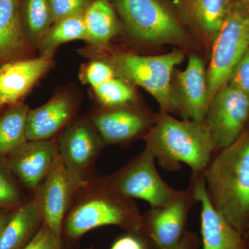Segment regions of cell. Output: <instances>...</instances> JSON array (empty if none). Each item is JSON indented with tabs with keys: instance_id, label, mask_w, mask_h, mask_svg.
Masks as SVG:
<instances>
[{
	"instance_id": "obj_26",
	"label": "cell",
	"mask_w": 249,
	"mask_h": 249,
	"mask_svg": "<svg viewBox=\"0 0 249 249\" xmlns=\"http://www.w3.org/2000/svg\"><path fill=\"white\" fill-rule=\"evenodd\" d=\"M16 177L0 156V209L15 210L25 203Z\"/></svg>"
},
{
	"instance_id": "obj_8",
	"label": "cell",
	"mask_w": 249,
	"mask_h": 249,
	"mask_svg": "<svg viewBox=\"0 0 249 249\" xmlns=\"http://www.w3.org/2000/svg\"><path fill=\"white\" fill-rule=\"evenodd\" d=\"M56 140L59 155L69 173L81 183L92 178L95 163L106 144L91 120L71 121Z\"/></svg>"
},
{
	"instance_id": "obj_29",
	"label": "cell",
	"mask_w": 249,
	"mask_h": 249,
	"mask_svg": "<svg viewBox=\"0 0 249 249\" xmlns=\"http://www.w3.org/2000/svg\"><path fill=\"white\" fill-rule=\"evenodd\" d=\"M109 249H159L147 234L126 232L119 236Z\"/></svg>"
},
{
	"instance_id": "obj_20",
	"label": "cell",
	"mask_w": 249,
	"mask_h": 249,
	"mask_svg": "<svg viewBox=\"0 0 249 249\" xmlns=\"http://www.w3.org/2000/svg\"><path fill=\"white\" fill-rule=\"evenodd\" d=\"M87 41L95 47H104L120 32L114 8L108 0H93L84 15Z\"/></svg>"
},
{
	"instance_id": "obj_13",
	"label": "cell",
	"mask_w": 249,
	"mask_h": 249,
	"mask_svg": "<svg viewBox=\"0 0 249 249\" xmlns=\"http://www.w3.org/2000/svg\"><path fill=\"white\" fill-rule=\"evenodd\" d=\"M58 157L57 140L52 139L27 141L5 160L15 177L34 195Z\"/></svg>"
},
{
	"instance_id": "obj_11",
	"label": "cell",
	"mask_w": 249,
	"mask_h": 249,
	"mask_svg": "<svg viewBox=\"0 0 249 249\" xmlns=\"http://www.w3.org/2000/svg\"><path fill=\"white\" fill-rule=\"evenodd\" d=\"M196 201L191 186L178 191L169 202L150 208L142 214L144 231L159 249H176L187 231L186 223L192 206Z\"/></svg>"
},
{
	"instance_id": "obj_36",
	"label": "cell",
	"mask_w": 249,
	"mask_h": 249,
	"mask_svg": "<svg viewBox=\"0 0 249 249\" xmlns=\"http://www.w3.org/2000/svg\"><path fill=\"white\" fill-rule=\"evenodd\" d=\"M84 249H94V247H93V246H90V247H86V248Z\"/></svg>"
},
{
	"instance_id": "obj_4",
	"label": "cell",
	"mask_w": 249,
	"mask_h": 249,
	"mask_svg": "<svg viewBox=\"0 0 249 249\" xmlns=\"http://www.w3.org/2000/svg\"><path fill=\"white\" fill-rule=\"evenodd\" d=\"M183 58L178 51L155 56L121 53L111 59V65L124 80L148 91L160 104V110L175 112L172 73Z\"/></svg>"
},
{
	"instance_id": "obj_14",
	"label": "cell",
	"mask_w": 249,
	"mask_h": 249,
	"mask_svg": "<svg viewBox=\"0 0 249 249\" xmlns=\"http://www.w3.org/2000/svg\"><path fill=\"white\" fill-rule=\"evenodd\" d=\"M173 98L175 112L183 119L204 123L211 100L204 62L196 55H192L186 69L178 73Z\"/></svg>"
},
{
	"instance_id": "obj_1",
	"label": "cell",
	"mask_w": 249,
	"mask_h": 249,
	"mask_svg": "<svg viewBox=\"0 0 249 249\" xmlns=\"http://www.w3.org/2000/svg\"><path fill=\"white\" fill-rule=\"evenodd\" d=\"M109 225L127 232L145 233L142 214L134 199L118 191L106 176L93 177L80 187L64 221L62 249H78L87 232Z\"/></svg>"
},
{
	"instance_id": "obj_10",
	"label": "cell",
	"mask_w": 249,
	"mask_h": 249,
	"mask_svg": "<svg viewBox=\"0 0 249 249\" xmlns=\"http://www.w3.org/2000/svg\"><path fill=\"white\" fill-rule=\"evenodd\" d=\"M83 184L69 173L59 155L34 193L44 222L59 240L61 241L64 221Z\"/></svg>"
},
{
	"instance_id": "obj_16",
	"label": "cell",
	"mask_w": 249,
	"mask_h": 249,
	"mask_svg": "<svg viewBox=\"0 0 249 249\" xmlns=\"http://www.w3.org/2000/svg\"><path fill=\"white\" fill-rule=\"evenodd\" d=\"M52 65V57L18 59L0 65V109L20 102Z\"/></svg>"
},
{
	"instance_id": "obj_22",
	"label": "cell",
	"mask_w": 249,
	"mask_h": 249,
	"mask_svg": "<svg viewBox=\"0 0 249 249\" xmlns=\"http://www.w3.org/2000/svg\"><path fill=\"white\" fill-rule=\"evenodd\" d=\"M29 106L22 102L11 106L0 117V156L6 157L27 142L26 126Z\"/></svg>"
},
{
	"instance_id": "obj_6",
	"label": "cell",
	"mask_w": 249,
	"mask_h": 249,
	"mask_svg": "<svg viewBox=\"0 0 249 249\" xmlns=\"http://www.w3.org/2000/svg\"><path fill=\"white\" fill-rule=\"evenodd\" d=\"M129 34L138 40L178 44L186 33L172 10L160 0H113Z\"/></svg>"
},
{
	"instance_id": "obj_27",
	"label": "cell",
	"mask_w": 249,
	"mask_h": 249,
	"mask_svg": "<svg viewBox=\"0 0 249 249\" xmlns=\"http://www.w3.org/2000/svg\"><path fill=\"white\" fill-rule=\"evenodd\" d=\"M53 22H58L65 18L85 14L90 0H49Z\"/></svg>"
},
{
	"instance_id": "obj_17",
	"label": "cell",
	"mask_w": 249,
	"mask_h": 249,
	"mask_svg": "<svg viewBox=\"0 0 249 249\" xmlns=\"http://www.w3.org/2000/svg\"><path fill=\"white\" fill-rule=\"evenodd\" d=\"M76 110L74 101L65 94L55 95L41 107L30 109L26 126L27 141L54 139L71 122Z\"/></svg>"
},
{
	"instance_id": "obj_3",
	"label": "cell",
	"mask_w": 249,
	"mask_h": 249,
	"mask_svg": "<svg viewBox=\"0 0 249 249\" xmlns=\"http://www.w3.org/2000/svg\"><path fill=\"white\" fill-rule=\"evenodd\" d=\"M143 139L160 166L170 172L183 163L193 173H202L217 150L205 123L178 120L162 110Z\"/></svg>"
},
{
	"instance_id": "obj_33",
	"label": "cell",
	"mask_w": 249,
	"mask_h": 249,
	"mask_svg": "<svg viewBox=\"0 0 249 249\" xmlns=\"http://www.w3.org/2000/svg\"><path fill=\"white\" fill-rule=\"evenodd\" d=\"M13 211L12 210L0 209V237H1V233L11 217Z\"/></svg>"
},
{
	"instance_id": "obj_18",
	"label": "cell",
	"mask_w": 249,
	"mask_h": 249,
	"mask_svg": "<svg viewBox=\"0 0 249 249\" xmlns=\"http://www.w3.org/2000/svg\"><path fill=\"white\" fill-rule=\"evenodd\" d=\"M40 208L33 196L13 211L1 237L0 249H24L44 224Z\"/></svg>"
},
{
	"instance_id": "obj_32",
	"label": "cell",
	"mask_w": 249,
	"mask_h": 249,
	"mask_svg": "<svg viewBox=\"0 0 249 249\" xmlns=\"http://www.w3.org/2000/svg\"><path fill=\"white\" fill-rule=\"evenodd\" d=\"M199 244H200V241L196 232L186 231L181 243L176 249H198Z\"/></svg>"
},
{
	"instance_id": "obj_25",
	"label": "cell",
	"mask_w": 249,
	"mask_h": 249,
	"mask_svg": "<svg viewBox=\"0 0 249 249\" xmlns=\"http://www.w3.org/2000/svg\"><path fill=\"white\" fill-rule=\"evenodd\" d=\"M93 89L98 102L104 109L129 107L135 99L133 89L119 78H113Z\"/></svg>"
},
{
	"instance_id": "obj_15",
	"label": "cell",
	"mask_w": 249,
	"mask_h": 249,
	"mask_svg": "<svg viewBox=\"0 0 249 249\" xmlns=\"http://www.w3.org/2000/svg\"><path fill=\"white\" fill-rule=\"evenodd\" d=\"M152 116L132 106L103 109L90 116L106 145H124L145 137L155 124Z\"/></svg>"
},
{
	"instance_id": "obj_24",
	"label": "cell",
	"mask_w": 249,
	"mask_h": 249,
	"mask_svg": "<svg viewBox=\"0 0 249 249\" xmlns=\"http://www.w3.org/2000/svg\"><path fill=\"white\" fill-rule=\"evenodd\" d=\"M83 15L65 18L52 26L39 46L41 56L52 57L59 45L69 41L86 40L88 34Z\"/></svg>"
},
{
	"instance_id": "obj_31",
	"label": "cell",
	"mask_w": 249,
	"mask_h": 249,
	"mask_svg": "<svg viewBox=\"0 0 249 249\" xmlns=\"http://www.w3.org/2000/svg\"><path fill=\"white\" fill-rule=\"evenodd\" d=\"M24 249H62V242L44 222L35 238Z\"/></svg>"
},
{
	"instance_id": "obj_28",
	"label": "cell",
	"mask_w": 249,
	"mask_h": 249,
	"mask_svg": "<svg viewBox=\"0 0 249 249\" xmlns=\"http://www.w3.org/2000/svg\"><path fill=\"white\" fill-rule=\"evenodd\" d=\"M115 71L111 65L101 60L89 63L83 72L85 81L94 88L114 78Z\"/></svg>"
},
{
	"instance_id": "obj_9",
	"label": "cell",
	"mask_w": 249,
	"mask_h": 249,
	"mask_svg": "<svg viewBox=\"0 0 249 249\" xmlns=\"http://www.w3.org/2000/svg\"><path fill=\"white\" fill-rule=\"evenodd\" d=\"M249 119V96L226 84L211 100L205 117L217 150L231 145L242 135Z\"/></svg>"
},
{
	"instance_id": "obj_21",
	"label": "cell",
	"mask_w": 249,
	"mask_h": 249,
	"mask_svg": "<svg viewBox=\"0 0 249 249\" xmlns=\"http://www.w3.org/2000/svg\"><path fill=\"white\" fill-rule=\"evenodd\" d=\"M24 36L30 47H39L53 22L49 0H19Z\"/></svg>"
},
{
	"instance_id": "obj_34",
	"label": "cell",
	"mask_w": 249,
	"mask_h": 249,
	"mask_svg": "<svg viewBox=\"0 0 249 249\" xmlns=\"http://www.w3.org/2000/svg\"><path fill=\"white\" fill-rule=\"evenodd\" d=\"M245 235L247 238L249 239V222L248 225H247V229H246L245 235Z\"/></svg>"
},
{
	"instance_id": "obj_7",
	"label": "cell",
	"mask_w": 249,
	"mask_h": 249,
	"mask_svg": "<svg viewBox=\"0 0 249 249\" xmlns=\"http://www.w3.org/2000/svg\"><path fill=\"white\" fill-rule=\"evenodd\" d=\"M155 160L152 152L145 147L124 166L106 178L124 196L146 201L151 208L160 207L173 199L178 191L160 176Z\"/></svg>"
},
{
	"instance_id": "obj_23",
	"label": "cell",
	"mask_w": 249,
	"mask_h": 249,
	"mask_svg": "<svg viewBox=\"0 0 249 249\" xmlns=\"http://www.w3.org/2000/svg\"><path fill=\"white\" fill-rule=\"evenodd\" d=\"M232 3V0H188L193 19L213 40L220 30Z\"/></svg>"
},
{
	"instance_id": "obj_35",
	"label": "cell",
	"mask_w": 249,
	"mask_h": 249,
	"mask_svg": "<svg viewBox=\"0 0 249 249\" xmlns=\"http://www.w3.org/2000/svg\"><path fill=\"white\" fill-rule=\"evenodd\" d=\"M241 1H243L244 3H245L246 4L249 5V0H241Z\"/></svg>"
},
{
	"instance_id": "obj_2",
	"label": "cell",
	"mask_w": 249,
	"mask_h": 249,
	"mask_svg": "<svg viewBox=\"0 0 249 249\" xmlns=\"http://www.w3.org/2000/svg\"><path fill=\"white\" fill-rule=\"evenodd\" d=\"M218 150L202 173L208 196L214 209L245 235L249 222V131Z\"/></svg>"
},
{
	"instance_id": "obj_12",
	"label": "cell",
	"mask_w": 249,
	"mask_h": 249,
	"mask_svg": "<svg viewBox=\"0 0 249 249\" xmlns=\"http://www.w3.org/2000/svg\"><path fill=\"white\" fill-rule=\"evenodd\" d=\"M190 186L201 204L202 249H249V239L236 230L211 204L202 173L192 174Z\"/></svg>"
},
{
	"instance_id": "obj_30",
	"label": "cell",
	"mask_w": 249,
	"mask_h": 249,
	"mask_svg": "<svg viewBox=\"0 0 249 249\" xmlns=\"http://www.w3.org/2000/svg\"><path fill=\"white\" fill-rule=\"evenodd\" d=\"M228 83L249 96V49L232 70Z\"/></svg>"
},
{
	"instance_id": "obj_19",
	"label": "cell",
	"mask_w": 249,
	"mask_h": 249,
	"mask_svg": "<svg viewBox=\"0 0 249 249\" xmlns=\"http://www.w3.org/2000/svg\"><path fill=\"white\" fill-rule=\"evenodd\" d=\"M29 47L21 22L19 0H0V65L22 59Z\"/></svg>"
},
{
	"instance_id": "obj_5",
	"label": "cell",
	"mask_w": 249,
	"mask_h": 249,
	"mask_svg": "<svg viewBox=\"0 0 249 249\" xmlns=\"http://www.w3.org/2000/svg\"><path fill=\"white\" fill-rule=\"evenodd\" d=\"M207 73L210 100L227 84L232 70L249 49V6L232 2L214 40Z\"/></svg>"
}]
</instances>
